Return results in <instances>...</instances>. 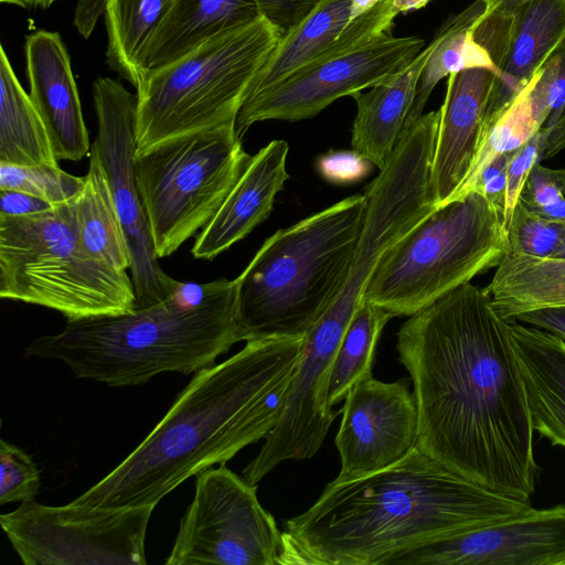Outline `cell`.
I'll list each match as a JSON object with an SVG mask.
<instances>
[{
  "label": "cell",
  "mask_w": 565,
  "mask_h": 565,
  "mask_svg": "<svg viewBox=\"0 0 565 565\" xmlns=\"http://www.w3.org/2000/svg\"><path fill=\"white\" fill-rule=\"evenodd\" d=\"M424 44L418 36L388 34L348 53L311 61L247 97L236 117V134L242 139L258 121L315 117L338 98L353 96L402 72Z\"/></svg>",
  "instance_id": "obj_13"
},
{
  "label": "cell",
  "mask_w": 565,
  "mask_h": 565,
  "mask_svg": "<svg viewBox=\"0 0 565 565\" xmlns=\"http://www.w3.org/2000/svg\"><path fill=\"white\" fill-rule=\"evenodd\" d=\"M97 135L92 143L105 170L113 199L127 238L136 307L158 303L182 282L166 274L159 265L146 212L136 181L137 95L109 77L93 84Z\"/></svg>",
  "instance_id": "obj_12"
},
{
  "label": "cell",
  "mask_w": 565,
  "mask_h": 565,
  "mask_svg": "<svg viewBox=\"0 0 565 565\" xmlns=\"http://www.w3.org/2000/svg\"><path fill=\"white\" fill-rule=\"evenodd\" d=\"M250 158L235 121L135 153L138 191L159 259L207 225Z\"/></svg>",
  "instance_id": "obj_9"
},
{
  "label": "cell",
  "mask_w": 565,
  "mask_h": 565,
  "mask_svg": "<svg viewBox=\"0 0 565 565\" xmlns=\"http://www.w3.org/2000/svg\"><path fill=\"white\" fill-rule=\"evenodd\" d=\"M57 0H26V7L46 9Z\"/></svg>",
  "instance_id": "obj_48"
},
{
  "label": "cell",
  "mask_w": 565,
  "mask_h": 565,
  "mask_svg": "<svg viewBox=\"0 0 565 565\" xmlns=\"http://www.w3.org/2000/svg\"><path fill=\"white\" fill-rule=\"evenodd\" d=\"M41 487V473L20 447L0 440V504L28 502L35 499Z\"/></svg>",
  "instance_id": "obj_34"
},
{
  "label": "cell",
  "mask_w": 565,
  "mask_h": 565,
  "mask_svg": "<svg viewBox=\"0 0 565 565\" xmlns=\"http://www.w3.org/2000/svg\"><path fill=\"white\" fill-rule=\"evenodd\" d=\"M74 200L42 213L0 215V298L45 307L67 320L131 311V277L84 247Z\"/></svg>",
  "instance_id": "obj_7"
},
{
  "label": "cell",
  "mask_w": 565,
  "mask_h": 565,
  "mask_svg": "<svg viewBox=\"0 0 565 565\" xmlns=\"http://www.w3.org/2000/svg\"><path fill=\"white\" fill-rule=\"evenodd\" d=\"M565 36V0H532L513 13L488 109L487 129Z\"/></svg>",
  "instance_id": "obj_19"
},
{
  "label": "cell",
  "mask_w": 565,
  "mask_h": 565,
  "mask_svg": "<svg viewBox=\"0 0 565 565\" xmlns=\"http://www.w3.org/2000/svg\"><path fill=\"white\" fill-rule=\"evenodd\" d=\"M514 320L544 329L565 340V307L524 312Z\"/></svg>",
  "instance_id": "obj_42"
},
{
  "label": "cell",
  "mask_w": 565,
  "mask_h": 565,
  "mask_svg": "<svg viewBox=\"0 0 565 565\" xmlns=\"http://www.w3.org/2000/svg\"><path fill=\"white\" fill-rule=\"evenodd\" d=\"M46 128L0 50V163L58 164Z\"/></svg>",
  "instance_id": "obj_24"
},
{
  "label": "cell",
  "mask_w": 565,
  "mask_h": 565,
  "mask_svg": "<svg viewBox=\"0 0 565 565\" xmlns=\"http://www.w3.org/2000/svg\"><path fill=\"white\" fill-rule=\"evenodd\" d=\"M418 412L417 446L460 476L530 501L539 467L509 321L483 288L463 284L397 332Z\"/></svg>",
  "instance_id": "obj_1"
},
{
  "label": "cell",
  "mask_w": 565,
  "mask_h": 565,
  "mask_svg": "<svg viewBox=\"0 0 565 565\" xmlns=\"http://www.w3.org/2000/svg\"><path fill=\"white\" fill-rule=\"evenodd\" d=\"M351 1L322 0L296 30L279 41L252 82L246 98L313 61L348 23Z\"/></svg>",
  "instance_id": "obj_28"
},
{
  "label": "cell",
  "mask_w": 565,
  "mask_h": 565,
  "mask_svg": "<svg viewBox=\"0 0 565 565\" xmlns=\"http://www.w3.org/2000/svg\"><path fill=\"white\" fill-rule=\"evenodd\" d=\"M3 3L15 4L22 8H26V0H0Z\"/></svg>",
  "instance_id": "obj_49"
},
{
  "label": "cell",
  "mask_w": 565,
  "mask_h": 565,
  "mask_svg": "<svg viewBox=\"0 0 565 565\" xmlns=\"http://www.w3.org/2000/svg\"><path fill=\"white\" fill-rule=\"evenodd\" d=\"M235 280L184 284L171 297L118 315L67 320L33 340L25 355L63 362L85 380L137 386L158 374L196 373L241 341Z\"/></svg>",
  "instance_id": "obj_4"
},
{
  "label": "cell",
  "mask_w": 565,
  "mask_h": 565,
  "mask_svg": "<svg viewBox=\"0 0 565 565\" xmlns=\"http://www.w3.org/2000/svg\"><path fill=\"white\" fill-rule=\"evenodd\" d=\"M78 235L95 258L118 270L130 269L127 238L98 154L90 149L85 184L74 200Z\"/></svg>",
  "instance_id": "obj_26"
},
{
  "label": "cell",
  "mask_w": 565,
  "mask_h": 565,
  "mask_svg": "<svg viewBox=\"0 0 565 565\" xmlns=\"http://www.w3.org/2000/svg\"><path fill=\"white\" fill-rule=\"evenodd\" d=\"M55 205L38 196L13 190H0V215L24 216L42 213Z\"/></svg>",
  "instance_id": "obj_41"
},
{
  "label": "cell",
  "mask_w": 565,
  "mask_h": 565,
  "mask_svg": "<svg viewBox=\"0 0 565 565\" xmlns=\"http://www.w3.org/2000/svg\"><path fill=\"white\" fill-rule=\"evenodd\" d=\"M484 6L486 13L511 14L521 4L532 0H480Z\"/></svg>",
  "instance_id": "obj_44"
},
{
  "label": "cell",
  "mask_w": 565,
  "mask_h": 565,
  "mask_svg": "<svg viewBox=\"0 0 565 565\" xmlns=\"http://www.w3.org/2000/svg\"><path fill=\"white\" fill-rule=\"evenodd\" d=\"M302 342L246 341L231 358L194 373L138 447L74 502L156 507L186 479L265 439L284 409Z\"/></svg>",
  "instance_id": "obj_3"
},
{
  "label": "cell",
  "mask_w": 565,
  "mask_h": 565,
  "mask_svg": "<svg viewBox=\"0 0 565 565\" xmlns=\"http://www.w3.org/2000/svg\"><path fill=\"white\" fill-rule=\"evenodd\" d=\"M153 505L95 508L72 501L34 500L0 515V524L24 565H145Z\"/></svg>",
  "instance_id": "obj_10"
},
{
  "label": "cell",
  "mask_w": 565,
  "mask_h": 565,
  "mask_svg": "<svg viewBox=\"0 0 565 565\" xmlns=\"http://www.w3.org/2000/svg\"><path fill=\"white\" fill-rule=\"evenodd\" d=\"M30 97L46 128L56 160L90 154L68 52L57 32L38 30L25 41Z\"/></svg>",
  "instance_id": "obj_17"
},
{
  "label": "cell",
  "mask_w": 565,
  "mask_h": 565,
  "mask_svg": "<svg viewBox=\"0 0 565 565\" xmlns=\"http://www.w3.org/2000/svg\"><path fill=\"white\" fill-rule=\"evenodd\" d=\"M486 291L507 321L519 315L565 307V258L505 256Z\"/></svg>",
  "instance_id": "obj_23"
},
{
  "label": "cell",
  "mask_w": 565,
  "mask_h": 565,
  "mask_svg": "<svg viewBox=\"0 0 565 565\" xmlns=\"http://www.w3.org/2000/svg\"><path fill=\"white\" fill-rule=\"evenodd\" d=\"M85 184V177L73 175L58 164L10 166L0 163V190L24 192L53 205L75 199Z\"/></svg>",
  "instance_id": "obj_31"
},
{
  "label": "cell",
  "mask_w": 565,
  "mask_h": 565,
  "mask_svg": "<svg viewBox=\"0 0 565 565\" xmlns=\"http://www.w3.org/2000/svg\"><path fill=\"white\" fill-rule=\"evenodd\" d=\"M384 565H565V504L417 545Z\"/></svg>",
  "instance_id": "obj_15"
},
{
  "label": "cell",
  "mask_w": 565,
  "mask_h": 565,
  "mask_svg": "<svg viewBox=\"0 0 565 565\" xmlns=\"http://www.w3.org/2000/svg\"><path fill=\"white\" fill-rule=\"evenodd\" d=\"M564 199L565 169L555 170L537 163L530 171L518 201L534 210Z\"/></svg>",
  "instance_id": "obj_37"
},
{
  "label": "cell",
  "mask_w": 565,
  "mask_h": 565,
  "mask_svg": "<svg viewBox=\"0 0 565 565\" xmlns=\"http://www.w3.org/2000/svg\"><path fill=\"white\" fill-rule=\"evenodd\" d=\"M533 509L460 476L416 445L380 471L329 482L308 510L284 521L278 564L384 565L399 552Z\"/></svg>",
  "instance_id": "obj_2"
},
{
  "label": "cell",
  "mask_w": 565,
  "mask_h": 565,
  "mask_svg": "<svg viewBox=\"0 0 565 565\" xmlns=\"http://www.w3.org/2000/svg\"><path fill=\"white\" fill-rule=\"evenodd\" d=\"M509 328L533 430L565 447V340L518 320Z\"/></svg>",
  "instance_id": "obj_20"
},
{
  "label": "cell",
  "mask_w": 565,
  "mask_h": 565,
  "mask_svg": "<svg viewBox=\"0 0 565 565\" xmlns=\"http://www.w3.org/2000/svg\"><path fill=\"white\" fill-rule=\"evenodd\" d=\"M409 385L408 379L387 383L371 375L351 388L335 436L341 468L331 482L380 471L417 445L418 412Z\"/></svg>",
  "instance_id": "obj_14"
},
{
  "label": "cell",
  "mask_w": 565,
  "mask_h": 565,
  "mask_svg": "<svg viewBox=\"0 0 565 565\" xmlns=\"http://www.w3.org/2000/svg\"><path fill=\"white\" fill-rule=\"evenodd\" d=\"M532 83L533 77L493 119L487 129L466 179L447 202L468 194L478 174L488 163L499 154L516 150L544 126L546 118L536 111L531 100Z\"/></svg>",
  "instance_id": "obj_30"
},
{
  "label": "cell",
  "mask_w": 565,
  "mask_h": 565,
  "mask_svg": "<svg viewBox=\"0 0 565 565\" xmlns=\"http://www.w3.org/2000/svg\"><path fill=\"white\" fill-rule=\"evenodd\" d=\"M530 96L533 107L546 118L545 126L565 116V36L533 76Z\"/></svg>",
  "instance_id": "obj_35"
},
{
  "label": "cell",
  "mask_w": 565,
  "mask_h": 565,
  "mask_svg": "<svg viewBox=\"0 0 565 565\" xmlns=\"http://www.w3.org/2000/svg\"><path fill=\"white\" fill-rule=\"evenodd\" d=\"M371 162L354 150H331L317 160L320 174L329 182L348 184L362 180L371 170Z\"/></svg>",
  "instance_id": "obj_39"
},
{
  "label": "cell",
  "mask_w": 565,
  "mask_h": 565,
  "mask_svg": "<svg viewBox=\"0 0 565 565\" xmlns=\"http://www.w3.org/2000/svg\"><path fill=\"white\" fill-rule=\"evenodd\" d=\"M174 0H107V64L136 88L149 46Z\"/></svg>",
  "instance_id": "obj_25"
},
{
  "label": "cell",
  "mask_w": 565,
  "mask_h": 565,
  "mask_svg": "<svg viewBox=\"0 0 565 565\" xmlns=\"http://www.w3.org/2000/svg\"><path fill=\"white\" fill-rule=\"evenodd\" d=\"M565 148V116L555 125L540 128L514 150L508 167V188L503 224L505 230L518 203L523 184L532 168Z\"/></svg>",
  "instance_id": "obj_33"
},
{
  "label": "cell",
  "mask_w": 565,
  "mask_h": 565,
  "mask_svg": "<svg viewBox=\"0 0 565 565\" xmlns=\"http://www.w3.org/2000/svg\"><path fill=\"white\" fill-rule=\"evenodd\" d=\"M167 565H278L281 531L257 499L256 484L225 463L195 476Z\"/></svg>",
  "instance_id": "obj_11"
},
{
  "label": "cell",
  "mask_w": 565,
  "mask_h": 565,
  "mask_svg": "<svg viewBox=\"0 0 565 565\" xmlns=\"http://www.w3.org/2000/svg\"><path fill=\"white\" fill-rule=\"evenodd\" d=\"M391 318L365 297L361 301L343 333L331 369L327 394L330 407L345 399L359 381L372 375L377 340Z\"/></svg>",
  "instance_id": "obj_29"
},
{
  "label": "cell",
  "mask_w": 565,
  "mask_h": 565,
  "mask_svg": "<svg viewBox=\"0 0 565 565\" xmlns=\"http://www.w3.org/2000/svg\"><path fill=\"white\" fill-rule=\"evenodd\" d=\"M531 211L550 220L565 222V199Z\"/></svg>",
  "instance_id": "obj_45"
},
{
  "label": "cell",
  "mask_w": 565,
  "mask_h": 565,
  "mask_svg": "<svg viewBox=\"0 0 565 565\" xmlns=\"http://www.w3.org/2000/svg\"><path fill=\"white\" fill-rule=\"evenodd\" d=\"M383 0H352L351 7H350V18L349 20H352L360 14L366 12L367 10L375 7L377 3H380Z\"/></svg>",
  "instance_id": "obj_47"
},
{
  "label": "cell",
  "mask_w": 565,
  "mask_h": 565,
  "mask_svg": "<svg viewBox=\"0 0 565 565\" xmlns=\"http://www.w3.org/2000/svg\"><path fill=\"white\" fill-rule=\"evenodd\" d=\"M431 0H393L397 13H407L424 8Z\"/></svg>",
  "instance_id": "obj_46"
},
{
  "label": "cell",
  "mask_w": 565,
  "mask_h": 565,
  "mask_svg": "<svg viewBox=\"0 0 565 565\" xmlns=\"http://www.w3.org/2000/svg\"><path fill=\"white\" fill-rule=\"evenodd\" d=\"M260 15L281 39L296 30L322 0H255Z\"/></svg>",
  "instance_id": "obj_38"
},
{
  "label": "cell",
  "mask_w": 565,
  "mask_h": 565,
  "mask_svg": "<svg viewBox=\"0 0 565 565\" xmlns=\"http://www.w3.org/2000/svg\"><path fill=\"white\" fill-rule=\"evenodd\" d=\"M430 172L436 205H443L466 179L487 130L497 73L467 68L447 77Z\"/></svg>",
  "instance_id": "obj_16"
},
{
  "label": "cell",
  "mask_w": 565,
  "mask_h": 565,
  "mask_svg": "<svg viewBox=\"0 0 565 565\" xmlns=\"http://www.w3.org/2000/svg\"><path fill=\"white\" fill-rule=\"evenodd\" d=\"M288 150L285 140H273L252 156L215 215L195 236L191 248L194 258L214 259L269 216L289 178Z\"/></svg>",
  "instance_id": "obj_18"
},
{
  "label": "cell",
  "mask_w": 565,
  "mask_h": 565,
  "mask_svg": "<svg viewBox=\"0 0 565 565\" xmlns=\"http://www.w3.org/2000/svg\"><path fill=\"white\" fill-rule=\"evenodd\" d=\"M107 0H79L75 11L74 24L77 31L87 39L98 18L105 13Z\"/></svg>",
  "instance_id": "obj_43"
},
{
  "label": "cell",
  "mask_w": 565,
  "mask_h": 565,
  "mask_svg": "<svg viewBox=\"0 0 565 565\" xmlns=\"http://www.w3.org/2000/svg\"><path fill=\"white\" fill-rule=\"evenodd\" d=\"M554 257L565 258V239Z\"/></svg>",
  "instance_id": "obj_50"
},
{
  "label": "cell",
  "mask_w": 565,
  "mask_h": 565,
  "mask_svg": "<svg viewBox=\"0 0 565 565\" xmlns=\"http://www.w3.org/2000/svg\"><path fill=\"white\" fill-rule=\"evenodd\" d=\"M397 14L393 8V0L381 1L366 12L349 20L335 40L315 60L344 54L391 34Z\"/></svg>",
  "instance_id": "obj_36"
},
{
  "label": "cell",
  "mask_w": 565,
  "mask_h": 565,
  "mask_svg": "<svg viewBox=\"0 0 565 565\" xmlns=\"http://www.w3.org/2000/svg\"><path fill=\"white\" fill-rule=\"evenodd\" d=\"M513 152L497 156L482 169L469 190V192L476 191L483 195L502 216L505 209L508 167Z\"/></svg>",
  "instance_id": "obj_40"
},
{
  "label": "cell",
  "mask_w": 565,
  "mask_h": 565,
  "mask_svg": "<svg viewBox=\"0 0 565 565\" xmlns=\"http://www.w3.org/2000/svg\"><path fill=\"white\" fill-rule=\"evenodd\" d=\"M508 255L502 214L472 191L437 206L381 258L364 297L393 317L412 316Z\"/></svg>",
  "instance_id": "obj_8"
},
{
  "label": "cell",
  "mask_w": 565,
  "mask_h": 565,
  "mask_svg": "<svg viewBox=\"0 0 565 565\" xmlns=\"http://www.w3.org/2000/svg\"><path fill=\"white\" fill-rule=\"evenodd\" d=\"M365 214L364 194L352 195L264 242L234 279L241 341L308 333L349 275Z\"/></svg>",
  "instance_id": "obj_5"
},
{
  "label": "cell",
  "mask_w": 565,
  "mask_h": 565,
  "mask_svg": "<svg viewBox=\"0 0 565 565\" xmlns=\"http://www.w3.org/2000/svg\"><path fill=\"white\" fill-rule=\"evenodd\" d=\"M431 43L402 72L353 95L356 115L352 127V150L382 169L404 130L415 99L419 77Z\"/></svg>",
  "instance_id": "obj_21"
},
{
  "label": "cell",
  "mask_w": 565,
  "mask_h": 565,
  "mask_svg": "<svg viewBox=\"0 0 565 565\" xmlns=\"http://www.w3.org/2000/svg\"><path fill=\"white\" fill-rule=\"evenodd\" d=\"M507 238V256L554 257L565 239V222L543 217L518 201Z\"/></svg>",
  "instance_id": "obj_32"
},
{
  "label": "cell",
  "mask_w": 565,
  "mask_h": 565,
  "mask_svg": "<svg viewBox=\"0 0 565 565\" xmlns=\"http://www.w3.org/2000/svg\"><path fill=\"white\" fill-rule=\"evenodd\" d=\"M483 11V3L480 0L473 1L449 19L430 42L431 51L419 77L405 127L423 115L433 89L443 78L473 67L498 72L487 50L473 36L475 26Z\"/></svg>",
  "instance_id": "obj_27"
},
{
  "label": "cell",
  "mask_w": 565,
  "mask_h": 565,
  "mask_svg": "<svg viewBox=\"0 0 565 565\" xmlns=\"http://www.w3.org/2000/svg\"><path fill=\"white\" fill-rule=\"evenodd\" d=\"M259 17L255 0H174L149 46L146 73Z\"/></svg>",
  "instance_id": "obj_22"
},
{
  "label": "cell",
  "mask_w": 565,
  "mask_h": 565,
  "mask_svg": "<svg viewBox=\"0 0 565 565\" xmlns=\"http://www.w3.org/2000/svg\"><path fill=\"white\" fill-rule=\"evenodd\" d=\"M280 40L260 15L148 71L136 88V152L236 121L252 82Z\"/></svg>",
  "instance_id": "obj_6"
}]
</instances>
